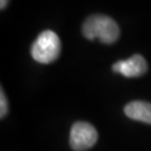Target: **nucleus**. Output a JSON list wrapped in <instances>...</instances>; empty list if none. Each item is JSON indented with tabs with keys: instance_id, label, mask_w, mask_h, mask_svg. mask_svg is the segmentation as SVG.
Masks as SVG:
<instances>
[{
	"instance_id": "nucleus-3",
	"label": "nucleus",
	"mask_w": 151,
	"mask_h": 151,
	"mask_svg": "<svg viewBox=\"0 0 151 151\" xmlns=\"http://www.w3.org/2000/svg\"><path fill=\"white\" fill-rule=\"evenodd\" d=\"M96 129L87 122H76L73 124L70 133V145L75 151H84L96 143Z\"/></svg>"
},
{
	"instance_id": "nucleus-4",
	"label": "nucleus",
	"mask_w": 151,
	"mask_h": 151,
	"mask_svg": "<svg viewBox=\"0 0 151 151\" xmlns=\"http://www.w3.org/2000/svg\"><path fill=\"white\" fill-rule=\"evenodd\" d=\"M112 70L125 77H139L148 70V64L143 56L137 54L128 60L114 63Z\"/></svg>"
},
{
	"instance_id": "nucleus-5",
	"label": "nucleus",
	"mask_w": 151,
	"mask_h": 151,
	"mask_svg": "<svg viewBox=\"0 0 151 151\" xmlns=\"http://www.w3.org/2000/svg\"><path fill=\"white\" fill-rule=\"evenodd\" d=\"M125 115L132 120L151 124V103L145 101H132L124 106Z\"/></svg>"
},
{
	"instance_id": "nucleus-6",
	"label": "nucleus",
	"mask_w": 151,
	"mask_h": 151,
	"mask_svg": "<svg viewBox=\"0 0 151 151\" xmlns=\"http://www.w3.org/2000/svg\"><path fill=\"white\" fill-rule=\"evenodd\" d=\"M8 113V101L5 95L4 90L0 92V118L4 119Z\"/></svg>"
},
{
	"instance_id": "nucleus-7",
	"label": "nucleus",
	"mask_w": 151,
	"mask_h": 151,
	"mask_svg": "<svg viewBox=\"0 0 151 151\" xmlns=\"http://www.w3.org/2000/svg\"><path fill=\"white\" fill-rule=\"evenodd\" d=\"M8 2H9V0H0V7H1V9H5L7 5H8Z\"/></svg>"
},
{
	"instance_id": "nucleus-2",
	"label": "nucleus",
	"mask_w": 151,
	"mask_h": 151,
	"mask_svg": "<svg viewBox=\"0 0 151 151\" xmlns=\"http://www.w3.org/2000/svg\"><path fill=\"white\" fill-rule=\"evenodd\" d=\"M30 52L32 58L38 63H53L60 57V37L52 30H45L36 38Z\"/></svg>"
},
{
	"instance_id": "nucleus-1",
	"label": "nucleus",
	"mask_w": 151,
	"mask_h": 151,
	"mask_svg": "<svg viewBox=\"0 0 151 151\" xmlns=\"http://www.w3.org/2000/svg\"><path fill=\"white\" fill-rule=\"evenodd\" d=\"M83 35L87 39L99 38L104 44H113L120 36V28L111 17L94 15L88 17L83 24Z\"/></svg>"
}]
</instances>
